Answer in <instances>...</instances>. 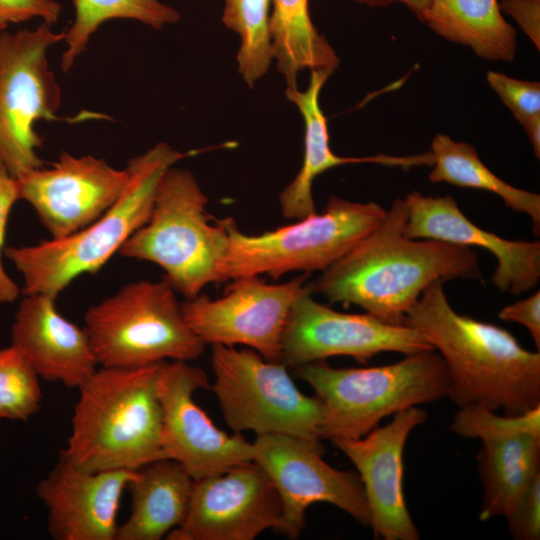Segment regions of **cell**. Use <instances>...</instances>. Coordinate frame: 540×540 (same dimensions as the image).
<instances>
[{
    "label": "cell",
    "mask_w": 540,
    "mask_h": 540,
    "mask_svg": "<svg viewBox=\"0 0 540 540\" xmlns=\"http://www.w3.org/2000/svg\"><path fill=\"white\" fill-rule=\"evenodd\" d=\"M321 440L287 434L258 435L252 443V461L273 482L282 503L279 531L291 538L305 527L309 506L324 502L369 525V508L358 473L338 470L323 459Z\"/></svg>",
    "instance_id": "12"
},
{
    "label": "cell",
    "mask_w": 540,
    "mask_h": 540,
    "mask_svg": "<svg viewBox=\"0 0 540 540\" xmlns=\"http://www.w3.org/2000/svg\"><path fill=\"white\" fill-rule=\"evenodd\" d=\"M209 387L206 373L186 361H163L157 375L165 458L181 464L194 480L252 461V443L218 429L196 404L197 390Z\"/></svg>",
    "instance_id": "14"
},
{
    "label": "cell",
    "mask_w": 540,
    "mask_h": 540,
    "mask_svg": "<svg viewBox=\"0 0 540 540\" xmlns=\"http://www.w3.org/2000/svg\"><path fill=\"white\" fill-rule=\"evenodd\" d=\"M130 173L91 155L63 152L50 167L16 178L18 198L34 209L51 238L71 235L103 215L121 196Z\"/></svg>",
    "instance_id": "17"
},
{
    "label": "cell",
    "mask_w": 540,
    "mask_h": 540,
    "mask_svg": "<svg viewBox=\"0 0 540 540\" xmlns=\"http://www.w3.org/2000/svg\"><path fill=\"white\" fill-rule=\"evenodd\" d=\"M17 200V180L0 162V304L16 301L21 293V288L6 272L2 261L8 218Z\"/></svg>",
    "instance_id": "31"
},
{
    "label": "cell",
    "mask_w": 540,
    "mask_h": 540,
    "mask_svg": "<svg viewBox=\"0 0 540 540\" xmlns=\"http://www.w3.org/2000/svg\"><path fill=\"white\" fill-rule=\"evenodd\" d=\"M522 126L533 147L535 156L540 158V114L531 117Z\"/></svg>",
    "instance_id": "37"
},
{
    "label": "cell",
    "mask_w": 540,
    "mask_h": 540,
    "mask_svg": "<svg viewBox=\"0 0 540 540\" xmlns=\"http://www.w3.org/2000/svg\"><path fill=\"white\" fill-rule=\"evenodd\" d=\"M195 480L178 462L162 458L137 469L128 484L130 513L116 540H160L186 517Z\"/></svg>",
    "instance_id": "23"
},
{
    "label": "cell",
    "mask_w": 540,
    "mask_h": 540,
    "mask_svg": "<svg viewBox=\"0 0 540 540\" xmlns=\"http://www.w3.org/2000/svg\"><path fill=\"white\" fill-rule=\"evenodd\" d=\"M486 79L515 119L522 125L540 114V83L489 71Z\"/></svg>",
    "instance_id": "30"
},
{
    "label": "cell",
    "mask_w": 540,
    "mask_h": 540,
    "mask_svg": "<svg viewBox=\"0 0 540 540\" xmlns=\"http://www.w3.org/2000/svg\"><path fill=\"white\" fill-rule=\"evenodd\" d=\"M499 319L523 325L530 333L537 350L540 349V292L503 307Z\"/></svg>",
    "instance_id": "34"
},
{
    "label": "cell",
    "mask_w": 540,
    "mask_h": 540,
    "mask_svg": "<svg viewBox=\"0 0 540 540\" xmlns=\"http://www.w3.org/2000/svg\"><path fill=\"white\" fill-rule=\"evenodd\" d=\"M407 206L395 199L371 233L321 272L313 290L330 302L356 305L378 319L403 324L422 292L436 281H483L470 248L405 235Z\"/></svg>",
    "instance_id": "1"
},
{
    "label": "cell",
    "mask_w": 540,
    "mask_h": 540,
    "mask_svg": "<svg viewBox=\"0 0 540 540\" xmlns=\"http://www.w3.org/2000/svg\"><path fill=\"white\" fill-rule=\"evenodd\" d=\"M309 290L301 295L287 317L281 362L286 366L324 361L332 356H349L365 364L383 352L404 355L434 350L416 329L390 324L365 314L338 312L316 301Z\"/></svg>",
    "instance_id": "13"
},
{
    "label": "cell",
    "mask_w": 540,
    "mask_h": 540,
    "mask_svg": "<svg viewBox=\"0 0 540 540\" xmlns=\"http://www.w3.org/2000/svg\"><path fill=\"white\" fill-rule=\"evenodd\" d=\"M451 430L482 442L477 455L484 488L479 519L506 517L540 474V406L514 416L482 405L460 407Z\"/></svg>",
    "instance_id": "15"
},
{
    "label": "cell",
    "mask_w": 540,
    "mask_h": 540,
    "mask_svg": "<svg viewBox=\"0 0 540 540\" xmlns=\"http://www.w3.org/2000/svg\"><path fill=\"white\" fill-rule=\"evenodd\" d=\"M359 4L368 5L371 7H385L389 6L395 2H400L404 4L407 8L410 9L412 13L417 17L418 20L421 19L423 11L426 7L427 0H351Z\"/></svg>",
    "instance_id": "36"
},
{
    "label": "cell",
    "mask_w": 540,
    "mask_h": 540,
    "mask_svg": "<svg viewBox=\"0 0 540 540\" xmlns=\"http://www.w3.org/2000/svg\"><path fill=\"white\" fill-rule=\"evenodd\" d=\"M137 470L88 471L59 457L36 487L56 540H116L121 497Z\"/></svg>",
    "instance_id": "19"
},
{
    "label": "cell",
    "mask_w": 540,
    "mask_h": 540,
    "mask_svg": "<svg viewBox=\"0 0 540 540\" xmlns=\"http://www.w3.org/2000/svg\"><path fill=\"white\" fill-rule=\"evenodd\" d=\"M160 363L97 368L78 388L71 433L59 457L88 471L137 470L165 458L157 394Z\"/></svg>",
    "instance_id": "3"
},
{
    "label": "cell",
    "mask_w": 540,
    "mask_h": 540,
    "mask_svg": "<svg viewBox=\"0 0 540 540\" xmlns=\"http://www.w3.org/2000/svg\"><path fill=\"white\" fill-rule=\"evenodd\" d=\"M208 199L194 174L171 166L161 177L147 221L122 245L125 258L151 262L186 299L211 283L228 247L223 219L211 223Z\"/></svg>",
    "instance_id": "6"
},
{
    "label": "cell",
    "mask_w": 540,
    "mask_h": 540,
    "mask_svg": "<svg viewBox=\"0 0 540 540\" xmlns=\"http://www.w3.org/2000/svg\"><path fill=\"white\" fill-rule=\"evenodd\" d=\"M84 328L101 367L136 368L197 359L205 344L164 279L139 280L89 307Z\"/></svg>",
    "instance_id": "8"
},
{
    "label": "cell",
    "mask_w": 540,
    "mask_h": 540,
    "mask_svg": "<svg viewBox=\"0 0 540 540\" xmlns=\"http://www.w3.org/2000/svg\"><path fill=\"white\" fill-rule=\"evenodd\" d=\"M5 28H6V27H4V26H2V25L0 24V33H1V32L3 31V29H5Z\"/></svg>",
    "instance_id": "38"
},
{
    "label": "cell",
    "mask_w": 540,
    "mask_h": 540,
    "mask_svg": "<svg viewBox=\"0 0 540 540\" xmlns=\"http://www.w3.org/2000/svg\"><path fill=\"white\" fill-rule=\"evenodd\" d=\"M269 32L273 60L286 89H297L300 72L338 68L340 58L313 24L308 0H272Z\"/></svg>",
    "instance_id": "25"
},
{
    "label": "cell",
    "mask_w": 540,
    "mask_h": 540,
    "mask_svg": "<svg viewBox=\"0 0 540 540\" xmlns=\"http://www.w3.org/2000/svg\"><path fill=\"white\" fill-rule=\"evenodd\" d=\"M64 38L65 32L45 22L34 30L0 33V162L14 178L43 166L34 125L58 119L61 90L47 53Z\"/></svg>",
    "instance_id": "10"
},
{
    "label": "cell",
    "mask_w": 540,
    "mask_h": 540,
    "mask_svg": "<svg viewBox=\"0 0 540 540\" xmlns=\"http://www.w3.org/2000/svg\"><path fill=\"white\" fill-rule=\"evenodd\" d=\"M55 297L26 294L11 326V344L26 357L40 378L79 388L98 362L85 328L65 318Z\"/></svg>",
    "instance_id": "21"
},
{
    "label": "cell",
    "mask_w": 540,
    "mask_h": 540,
    "mask_svg": "<svg viewBox=\"0 0 540 540\" xmlns=\"http://www.w3.org/2000/svg\"><path fill=\"white\" fill-rule=\"evenodd\" d=\"M506 518L514 539L540 538V474L532 480Z\"/></svg>",
    "instance_id": "32"
},
{
    "label": "cell",
    "mask_w": 540,
    "mask_h": 540,
    "mask_svg": "<svg viewBox=\"0 0 540 540\" xmlns=\"http://www.w3.org/2000/svg\"><path fill=\"white\" fill-rule=\"evenodd\" d=\"M386 213L375 202L332 196L323 212L257 235L243 233L232 218H225L228 247L219 280L322 272L377 228Z\"/></svg>",
    "instance_id": "7"
},
{
    "label": "cell",
    "mask_w": 540,
    "mask_h": 540,
    "mask_svg": "<svg viewBox=\"0 0 540 540\" xmlns=\"http://www.w3.org/2000/svg\"><path fill=\"white\" fill-rule=\"evenodd\" d=\"M420 21L483 59L512 62L515 58L516 31L504 19L498 0H427Z\"/></svg>",
    "instance_id": "24"
},
{
    "label": "cell",
    "mask_w": 540,
    "mask_h": 540,
    "mask_svg": "<svg viewBox=\"0 0 540 540\" xmlns=\"http://www.w3.org/2000/svg\"><path fill=\"white\" fill-rule=\"evenodd\" d=\"M429 152L433 166L428 175L431 182H446L491 192L499 196L510 209L528 215L532 220L534 234H539V194L508 184L481 161L473 146L454 141L448 135L436 134Z\"/></svg>",
    "instance_id": "26"
},
{
    "label": "cell",
    "mask_w": 540,
    "mask_h": 540,
    "mask_svg": "<svg viewBox=\"0 0 540 540\" xmlns=\"http://www.w3.org/2000/svg\"><path fill=\"white\" fill-rule=\"evenodd\" d=\"M426 418L425 410L410 407L361 438L333 442L358 471L369 508V525L377 539H419L404 498L403 453L411 431Z\"/></svg>",
    "instance_id": "18"
},
{
    "label": "cell",
    "mask_w": 540,
    "mask_h": 540,
    "mask_svg": "<svg viewBox=\"0 0 540 540\" xmlns=\"http://www.w3.org/2000/svg\"><path fill=\"white\" fill-rule=\"evenodd\" d=\"M443 281L429 285L405 315L446 366L448 396L460 408L482 405L520 415L540 406V352L522 347L507 330L457 313Z\"/></svg>",
    "instance_id": "2"
},
{
    "label": "cell",
    "mask_w": 540,
    "mask_h": 540,
    "mask_svg": "<svg viewBox=\"0 0 540 540\" xmlns=\"http://www.w3.org/2000/svg\"><path fill=\"white\" fill-rule=\"evenodd\" d=\"M73 3L75 19L65 32L67 47L61 58L63 71L71 69L86 50L91 36L106 21L130 19L161 29L181 18L176 9L159 0H73Z\"/></svg>",
    "instance_id": "27"
},
{
    "label": "cell",
    "mask_w": 540,
    "mask_h": 540,
    "mask_svg": "<svg viewBox=\"0 0 540 540\" xmlns=\"http://www.w3.org/2000/svg\"><path fill=\"white\" fill-rule=\"evenodd\" d=\"M271 0H225L222 22L240 37L236 61L244 82L253 88L273 61L269 32Z\"/></svg>",
    "instance_id": "28"
},
{
    "label": "cell",
    "mask_w": 540,
    "mask_h": 540,
    "mask_svg": "<svg viewBox=\"0 0 540 540\" xmlns=\"http://www.w3.org/2000/svg\"><path fill=\"white\" fill-rule=\"evenodd\" d=\"M61 4L55 0H0V24L21 23L39 17L52 25L61 14Z\"/></svg>",
    "instance_id": "33"
},
{
    "label": "cell",
    "mask_w": 540,
    "mask_h": 540,
    "mask_svg": "<svg viewBox=\"0 0 540 540\" xmlns=\"http://www.w3.org/2000/svg\"><path fill=\"white\" fill-rule=\"evenodd\" d=\"M39 375L12 344L0 349V418L26 421L40 408Z\"/></svg>",
    "instance_id": "29"
},
{
    "label": "cell",
    "mask_w": 540,
    "mask_h": 540,
    "mask_svg": "<svg viewBox=\"0 0 540 540\" xmlns=\"http://www.w3.org/2000/svg\"><path fill=\"white\" fill-rule=\"evenodd\" d=\"M282 503L267 473L254 461L195 480L183 522L167 540H253L280 530Z\"/></svg>",
    "instance_id": "16"
},
{
    "label": "cell",
    "mask_w": 540,
    "mask_h": 540,
    "mask_svg": "<svg viewBox=\"0 0 540 540\" xmlns=\"http://www.w3.org/2000/svg\"><path fill=\"white\" fill-rule=\"evenodd\" d=\"M333 73L312 70L308 87L304 91L286 89L285 96L299 110L304 121V155L300 170L280 192L279 204L284 218L297 220L316 213L312 194L314 180L325 171L345 164L378 163L386 166L410 168L431 166L430 152L412 156L375 155L343 157L330 147L327 119L320 106V93Z\"/></svg>",
    "instance_id": "22"
},
{
    "label": "cell",
    "mask_w": 540,
    "mask_h": 540,
    "mask_svg": "<svg viewBox=\"0 0 540 540\" xmlns=\"http://www.w3.org/2000/svg\"><path fill=\"white\" fill-rule=\"evenodd\" d=\"M501 11L511 16L540 49V0H500Z\"/></svg>",
    "instance_id": "35"
},
{
    "label": "cell",
    "mask_w": 540,
    "mask_h": 540,
    "mask_svg": "<svg viewBox=\"0 0 540 540\" xmlns=\"http://www.w3.org/2000/svg\"><path fill=\"white\" fill-rule=\"evenodd\" d=\"M197 153L157 143L129 160L130 177L125 190L97 220L62 238L5 246L4 256L23 278L21 292L56 298L81 275L98 272L147 221L157 185L166 170Z\"/></svg>",
    "instance_id": "4"
},
{
    "label": "cell",
    "mask_w": 540,
    "mask_h": 540,
    "mask_svg": "<svg viewBox=\"0 0 540 540\" xmlns=\"http://www.w3.org/2000/svg\"><path fill=\"white\" fill-rule=\"evenodd\" d=\"M308 274L270 284L260 276L233 279L217 299L198 294L182 302L184 317L207 345H243L269 361L281 362L285 323L296 300L312 290Z\"/></svg>",
    "instance_id": "11"
},
{
    "label": "cell",
    "mask_w": 540,
    "mask_h": 540,
    "mask_svg": "<svg viewBox=\"0 0 540 540\" xmlns=\"http://www.w3.org/2000/svg\"><path fill=\"white\" fill-rule=\"evenodd\" d=\"M211 347L212 390L234 433L321 440L322 404L297 388L284 363L269 361L250 348Z\"/></svg>",
    "instance_id": "9"
},
{
    "label": "cell",
    "mask_w": 540,
    "mask_h": 540,
    "mask_svg": "<svg viewBox=\"0 0 540 540\" xmlns=\"http://www.w3.org/2000/svg\"><path fill=\"white\" fill-rule=\"evenodd\" d=\"M295 368L322 404L320 438L332 443L361 438L383 418L440 400L450 388L446 366L435 350L382 366L334 368L316 361Z\"/></svg>",
    "instance_id": "5"
},
{
    "label": "cell",
    "mask_w": 540,
    "mask_h": 540,
    "mask_svg": "<svg viewBox=\"0 0 540 540\" xmlns=\"http://www.w3.org/2000/svg\"><path fill=\"white\" fill-rule=\"evenodd\" d=\"M405 235L412 239L435 240L489 251L497 265L494 286L515 296L531 290L540 279V242L508 240L483 230L470 221L451 195L425 196L410 192Z\"/></svg>",
    "instance_id": "20"
}]
</instances>
